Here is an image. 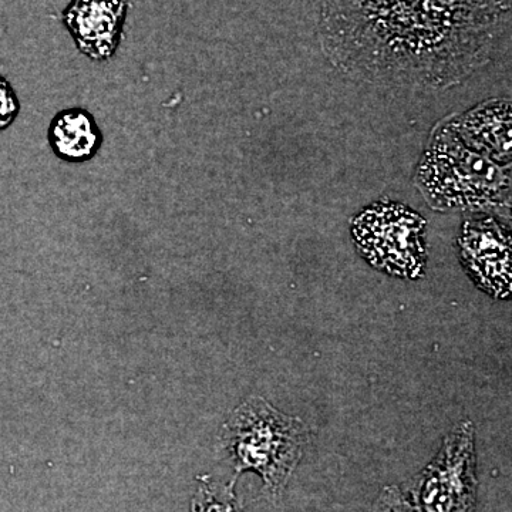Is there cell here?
I'll return each mask as SVG.
<instances>
[{
  "label": "cell",
  "mask_w": 512,
  "mask_h": 512,
  "mask_svg": "<svg viewBox=\"0 0 512 512\" xmlns=\"http://www.w3.org/2000/svg\"><path fill=\"white\" fill-rule=\"evenodd\" d=\"M330 62L392 89L444 90L490 62L511 0H315Z\"/></svg>",
  "instance_id": "1"
},
{
  "label": "cell",
  "mask_w": 512,
  "mask_h": 512,
  "mask_svg": "<svg viewBox=\"0 0 512 512\" xmlns=\"http://www.w3.org/2000/svg\"><path fill=\"white\" fill-rule=\"evenodd\" d=\"M414 184L436 211H483L510 218L511 165L498 164L457 133L450 117L431 133Z\"/></svg>",
  "instance_id": "2"
},
{
  "label": "cell",
  "mask_w": 512,
  "mask_h": 512,
  "mask_svg": "<svg viewBox=\"0 0 512 512\" xmlns=\"http://www.w3.org/2000/svg\"><path fill=\"white\" fill-rule=\"evenodd\" d=\"M308 441L309 430L301 419L256 396L239 404L221 431V446L235 477L247 471L258 474L272 498L284 494Z\"/></svg>",
  "instance_id": "3"
},
{
  "label": "cell",
  "mask_w": 512,
  "mask_h": 512,
  "mask_svg": "<svg viewBox=\"0 0 512 512\" xmlns=\"http://www.w3.org/2000/svg\"><path fill=\"white\" fill-rule=\"evenodd\" d=\"M427 221L412 208L393 201H379L352 221L357 252L377 271L416 281L427 262Z\"/></svg>",
  "instance_id": "4"
},
{
  "label": "cell",
  "mask_w": 512,
  "mask_h": 512,
  "mask_svg": "<svg viewBox=\"0 0 512 512\" xmlns=\"http://www.w3.org/2000/svg\"><path fill=\"white\" fill-rule=\"evenodd\" d=\"M477 487L476 430L464 420L447 434L406 495L419 512H476Z\"/></svg>",
  "instance_id": "5"
},
{
  "label": "cell",
  "mask_w": 512,
  "mask_h": 512,
  "mask_svg": "<svg viewBox=\"0 0 512 512\" xmlns=\"http://www.w3.org/2000/svg\"><path fill=\"white\" fill-rule=\"evenodd\" d=\"M461 264L477 288L505 299L512 288L510 227L494 215L470 218L457 239Z\"/></svg>",
  "instance_id": "6"
},
{
  "label": "cell",
  "mask_w": 512,
  "mask_h": 512,
  "mask_svg": "<svg viewBox=\"0 0 512 512\" xmlns=\"http://www.w3.org/2000/svg\"><path fill=\"white\" fill-rule=\"evenodd\" d=\"M127 12L126 0H72L62 19L79 52L104 62L119 49Z\"/></svg>",
  "instance_id": "7"
},
{
  "label": "cell",
  "mask_w": 512,
  "mask_h": 512,
  "mask_svg": "<svg viewBox=\"0 0 512 512\" xmlns=\"http://www.w3.org/2000/svg\"><path fill=\"white\" fill-rule=\"evenodd\" d=\"M460 137L498 164L511 165V101L491 99L450 117Z\"/></svg>",
  "instance_id": "8"
},
{
  "label": "cell",
  "mask_w": 512,
  "mask_h": 512,
  "mask_svg": "<svg viewBox=\"0 0 512 512\" xmlns=\"http://www.w3.org/2000/svg\"><path fill=\"white\" fill-rule=\"evenodd\" d=\"M47 140L57 158L79 164L97 156L103 146V133L90 111L76 107L53 117Z\"/></svg>",
  "instance_id": "9"
},
{
  "label": "cell",
  "mask_w": 512,
  "mask_h": 512,
  "mask_svg": "<svg viewBox=\"0 0 512 512\" xmlns=\"http://www.w3.org/2000/svg\"><path fill=\"white\" fill-rule=\"evenodd\" d=\"M237 478H232L229 483H222L211 476L198 477L190 512H242L235 494Z\"/></svg>",
  "instance_id": "10"
},
{
  "label": "cell",
  "mask_w": 512,
  "mask_h": 512,
  "mask_svg": "<svg viewBox=\"0 0 512 512\" xmlns=\"http://www.w3.org/2000/svg\"><path fill=\"white\" fill-rule=\"evenodd\" d=\"M365 512H419L410 503L407 495L396 485H389L380 491L379 497Z\"/></svg>",
  "instance_id": "11"
},
{
  "label": "cell",
  "mask_w": 512,
  "mask_h": 512,
  "mask_svg": "<svg viewBox=\"0 0 512 512\" xmlns=\"http://www.w3.org/2000/svg\"><path fill=\"white\" fill-rule=\"evenodd\" d=\"M20 103L12 84L0 76V130H5L18 119Z\"/></svg>",
  "instance_id": "12"
}]
</instances>
